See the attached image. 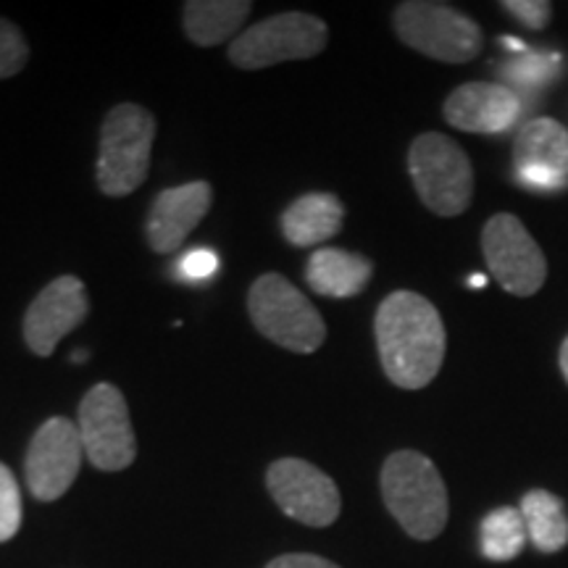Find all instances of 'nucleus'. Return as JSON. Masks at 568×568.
I'll list each match as a JSON object with an SVG mask.
<instances>
[{"label": "nucleus", "mask_w": 568, "mask_h": 568, "mask_svg": "<svg viewBox=\"0 0 568 568\" xmlns=\"http://www.w3.org/2000/svg\"><path fill=\"white\" fill-rule=\"evenodd\" d=\"M376 347L387 379L400 389H422L445 361V324L424 295L397 290L382 301L374 318Z\"/></svg>", "instance_id": "nucleus-1"}, {"label": "nucleus", "mask_w": 568, "mask_h": 568, "mask_svg": "<svg viewBox=\"0 0 568 568\" xmlns=\"http://www.w3.org/2000/svg\"><path fill=\"white\" fill-rule=\"evenodd\" d=\"M382 497L408 537L429 539L445 529L450 503L437 466L424 453L397 450L382 466Z\"/></svg>", "instance_id": "nucleus-2"}, {"label": "nucleus", "mask_w": 568, "mask_h": 568, "mask_svg": "<svg viewBox=\"0 0 568 568\" xmlns=\"http://www.w3.org/2000/svg\"><path fill=\"white\" fill-rule=\"evenodd\" d=\"M155 119L138 103L113 105L101 130L98 151V187L109 197L132 195L151 169Z\"/></svg>", "instance_id": "nucleus-3"}, {"label": "nucleus", "mask_w": 568, "mask_h": 568, "mask_svg": "<svg viewBox=\"0 0 568 568\" xmlns=\"http://www.w3.org/2000/svg\"><path fill=\"white\" fill-rule=\"evenodd\" d=\"M255 329L284 351L316 353L326 339V324L316 305L282 274H264L247 293Z\"/></svg>", "instance_id": "nucleus-4"}, {"label": "nucleus", "mask_w": 568, "mask_h": 568, "mask_svg": "<svg viewBox=\"0 0 568 568\" xmlns=\"http://www.w3.org/2000/svg\"><path fill=\"white\" fill-rule=\"evenodd\" d=\"M408 172L422 203L437 216H458L471 205L474 169L464 148L439 132L410 142Z\"/></svg>", "instance_id": "nucleus-5"}, {"label": "nucleus", "mask_w": 568, "mask_h": 568, "mask_svg": "<svg viewBox=\"0 0 568 568\" xmlns=\"http://www.w3.org/2000/svg\"><path fill=\"white\" fill-rule=\"evenodd\" d=\"M397 38L414 51L443 63H468L481 53V30L466 13L447 3L408 0L393 13Z\"/></svg>", "instance_id": "nucleus-6"}, {"label": "nucleus", "mask_w": 568, "mask_h": 568, "mask_svg": "<svg viewBox=\"0 0 568 568\" xmlns=\"http://www.w3.org/2000/svg\"><path fill=\"white\" fill-rule=\"evenodd\" d=\"M326 40L329 27L314 13H276L232 40L230 61L245 71L266 69L282 61H305L322 53Z\"/></svg>", "instance_id": "nucleus-7"}, {"label": "nucleus", "mask_w": 568, "mask_h": 568, "mask_svg": "<svg viewBox=\"0 0 568 568\" xmlns=\"http://www.w3.org/2000/svg\"><path fill=\"white\" fill-rule=\"evenodd\" d=\"M80 437L84 456L101 471H122L138 456L130 408L122 389L101 382L80 403Z\"/></svg>", "instance_id": "nucleus-8"}, {"label": "nucleus", "mask_w": 568, "mask_h": 568, "mask_svg": "<svg viewBox=\"0 0 568 568\" xmlns=\"http://www.w3.org/2000/svg\"><path fill=\"white\" fill-rule=\"evenodd\" d=\"M489 274L510 295L529 297L548 280V261L524 222L514 213H495L481 232Z\"/></svg>", "instance_id": "nucleus-9"}, {"label": "nucleus", "mask_w": 568, "mask_h": 568, "mask_svg": "<svg viewBox=\"0 0 568 568\" xmlns=\"http://www.w3.org/2000/svg\"><path fill=\"white\" fill-rule=\"evenodd\" d=\"M266 485L282 514L305 527H329L337 521L339 508H343L339 489L329 474L303 458L274 460L266 471Z\"/></svg>", "instance_id": "nucleus-10"}, {"label": "nucleus", "mask_w": 568, "mask_h": 568, "mask_svg": "<svg viewBox=\"0 0 568 568\" xmlns=\"http://www.w3.org/2000/svg\"><path fill=\"white\" fill-rule=\"evenodd\" d=\"M84 458L80 426L67 416H53L34 432L27 450L24 474L30 493L42 503L59 500L74 485Z\"/></svg>", "instance_id": "nucleus-11"}, {"label": "nucleus", "mask_w": 568, "mask_h": 568, "mask_svg": "<svg viewBox=\"0 0 568 568\" xmlns=\"http://www.w3.org/2000/svg\"><path fill=\"white\" fill-rule=\"evenodd\" d=\"M516 180L535 193L568 187V130L556 119L537 116L524 122L514 142Z\"/></svg>", "instance_id": "nucleus-12"}, {"label": "nucleus", "mask_w": 568, "mask_h": 568, "mask_svg": "<svg viewBox=\"0 0 568 568\" xmlns=\"http://www.w3.org/2000/svg\"><path fill=\"white\" fill-rule=\"evenodd\" d=\"M90 311V297L82 280L77 276H59L42 287L24 316V339L34 355H51L55 345L69 332L84 322Z\"/></svg>", "instance_id": "nucleus-13"}, {"label": "nucleus", "mask_w": 568, "mask_h": 568, "mask_svg": "<svg viewBox=\"0 0 568 568\" xmlns=\"http://www.w3.org/2000/svg\"><path fill=\"white\" fill-rule=\"evenodd\" d=\"M521 116V98L508 84L468 82L447 95L445 122L460 132L503 134Z\"/></svg>", "instance_id": "nucleus-14"}, {"label": "nucleus", "mask_w": 568, "mask_h": 568, "mask_svg": "<svg viewBox=\"0 0 568 568\" xmlns=\"http://www.w3.org/2000/svg\"><path fill=\"white\" fill-rule=\"evenodd\" d=\"M213 201L209 182L197 180L161 190L148 216V243L155 253H174L187 234L203 222Z\"/></svg>", "instance_id": "nucleus-15"}, {"label": "nucleus", "mask_w": 568, "mask_h": 568, "mask_svg": "<svg viewBox=\"0 0 568 568\" xmlns=\"http://www.w3.org/2000/svg\"><path fill=\"white\" fill-rule=\"evenodd\" d=\"M374 264L361 253L343 247H318L305 264V282L324 297H353L372 282Z\"/></svg>", "instance_id": "nucleus-16"}, {"label": "nucleus", "mask_w": 568, "mask_h": 568, "mask_svg": "<svg viewBox=\"0 0 568 568\" xmlns=\"http://www.w3.org/2000/svg\"><path fill=\"white\" fill-rule=\"evenodd\" d=\"M345 209L337 195L308 193L282 213V234L290 245L314 247L343 230Z\"/></svg>", "instance_id": "nucleus-17"}, {"label": "nucleus", "mask_w": 568, "mask_h": 568, "mask_svg": "<svg viewBox=\"0 0 568 568\" xmlns=\"http://www.w3.org/2000/svg\"><path fill=\"white\" fill-rule=\"evenodd\" d=\"M251 11L253 3L247 0H190L182 9L184 32L195 45H222L245 24Z\"/></svg>", "instance_id": "nucleus-18"}, {"label": "nucleus", "mask_w": 568, "mask_h": 568, "mask_svg": "<svg viewBox=\"0 0 568 568\" xmlns=\"http://www.w3.org/2000/svg\"><path fill=\"white\" fill-rule=\"evenodd\" d=\"M521 518L529 542L539 552H560L568 545V514L564 500L548 489H529L521 497Z\"/></svg>", "instance_id": "nucleus-19"}, {"label": "nucleus", "mask_w": 568, "mask_h": 568, "mask_svg": "<svg viewBox=\"0 0 568 568\" xmlns=\"http://www.w3.org/2000/svg\"><path fill=\"white\" fill-rule=\"evenodd\" d=\"M529 542L527 527H524L521 510L503 506L489 510L479 527V548L481 556L495 564H506L524 552V545Z\"/></svg>", "instance_id": "nucleus-20"}, {"label": "nucleus", "mask_w": 568, "mask_h": 568, "mask_svg": "<svg viewBox=\"0 0 568 568\" xmlns=\"http://www.w3.org/2000/svg\"><path fill=\"white\" fill-rule=\"evenodd\" d=\"M564 59L552 51H524L500 63V77L518 90L537 92L560 74Z\"/></svg>", "instance_id": "nucleus-21"}, {"label": "nucleus", "mask_w": 568, "mask_h": 568, "mask_svg": "<svg viewBox=\"0 0 568 568\" xmlns=\"http://www.w3.org/2000/svg\"><path fill=\"white\" fill-rule=\"evenodd\" d=\"M30 59V45L24 34L9 19H0V80L19 74Z\"/></svg>", "instance_id": "nucleus-22"}, {"label": "nucleus", "mask_w": 568, "mask_h": 568, "mask_svg": "<svg viewBox=\"0 0 568 568\" xmlns=\"http://www.w3.org/2000/svg\"><path fill=\"white\" fill-rule=\"evenodd\" d=\"M21 527V495L11 468L0 464V542L11 539Z\"/></svg>", "instance_id": "nucleus-23"}, {"label": "nucleus", "mask_w": 568, "mask_h": 568, "mask_svg": "<svg viewBox=\"0 0 568 568\" xmlns=\"http://www.w3.org/2000/svg\"><path fill=\"white\" fill-rule=\"evenodd\" d=\"M176 268H180L184 282H209L219 272V255L211 247H195V251H187L176 261Z\"/></svg>", "instance_id": "nucleus-24"}, {"label": "nucleus", "mask_w": 568, "mask_h": 568, "mask_svg": "<svg viewBox=\"0 0 568 568\" xmlns=\"http://www.w3.org/2000/svg\"><path fill=\"white\" fill-rule=\"evenodd\" d=\"M510 17H516L529 30H545L552 17V6L548 0H506L503 3Z\"/></svg>", "instance_id": "nucleus-25"}, {"label": "nucleus", "mask_w": 568, "mask_h": 568, "mask_svg": "<svg viewBox=\"0 0 568 568\" xmlns=\"http://www.w3.org/2000/svg\"><path fill=\"white\" fill-rule=\"evenodd\" d=\"M266 568H339L332 560L318 558V556H308V552H293V556H280L274 558Z\"/></svg>", "instance_id": "nucleus-26"}, {"label": "nucleus", "mask_w": 568, "mask_h": 568, "mask_svg": "<svg viewBox=\"0 0 568 568\" xmlns=\"http://www.w3.org/2000/svg\"><path fill=\"white\" fill-rule=\"evenodd\" d=\"M500 45L503 48H506V51L508 53H524V51H529V48H527V42H524V40H516V38H500Z\"/></svg>", "instance_id": "nucleus-27"}, {"label": "nucleus", "mask_w": 568, "mask_h": 568, "mask_svg": "<svg viewBox=\"0 0 568 568\" xmlns=\"http://www.w3.org/2000/svg\"><path fill=\"white\" fill-rule=\"evenodd\" d=\"M558 364H560V374H564V379L568 382V337L564 339V345H560V355H558Z\"/></svg>", "instance_id": "nucleus-28"}, {"label": "nucleus", "mask_w": 568, "mask_h": 568, "mask_svg": "<svg viewBox=\"0 0 568 568\" xmlns=\"http://www.w3.org/2000/svg\"><path fill=\"white\" fill-rule=\"evenodd\" d=\"M468 287H474V290H481V287H487V276H481V274H474V276H468Z\"/></svg>", "instance_id": "nucleus-29"}]
</instances>
